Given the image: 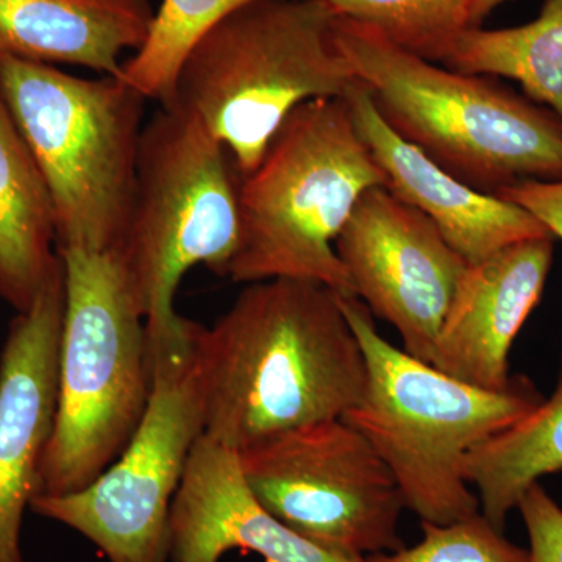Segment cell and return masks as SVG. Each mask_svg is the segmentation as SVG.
Here are the masks:
<instances>
[{"mask_svg":"<svg viewBox=\"0 0 562 562\" xmlns=\"http://www.w3.org/2000/svg\"><path fill=\"white\" fill-rule=\"evenodd\" d=\"M203 435L239 452L316 422L364 394V351L339 295L306 280L255 281L211 327L194 322Z\"/></svg>","mask_w":562,"mask_h":562,"instance_id":"1","label":"cell"},{"mask_svg":"<svg viewBox=\"0 0 562 562\" xmlns=\"http://www.w3.org/2000/svg\"><path fill=\"white\" fill-rule=\"evenodd\" d=\"M336 44L401 138L475 190L562 180V117L487 76L425 60L372 25L335 18Z\"/></svg>","mask_w":562,"mask_h":562,"instance_id":"2","label":"cell"},{"mask_svg":"<svg viewBox=\"0 0 562 562\" xmlns=\"http://www.w3.org/2000/svg\"><path fill=\"white\" fill-rule=\"evenodd\" d=\"M364 351L368 382L342 420L361 432L386 462L422 522L446 525L480 513L464 464L475 447L512 427L541 403L528 376L503 390H484L392 346L358 297H341Z\"/></svg>","mask_w":562,"mask_h":562,"instance_id":"3","label":"cell"},{"mask_svg":"<svg viewBox=\"0 0 562 562\" xmlns=\"http://www.w3.org/2000/svg\"><path fill=\"white\" fill-rule=\"evenodd\" d=\"M239 177L205 124L160 105L140 133L127 224L114 247L146 325L149 360L180 346L191 322L176 312L194 266L228 277L239 246Z\"/></svg>","mask_w":562,"mask_h":562,"instance_id":"4","label":"cell"},{"mask_svg":"<svg viewBox=\"0 0 562 562\" xmlns=\"http://www.w3.org/2000/svg\"><path fill=\"white\" fill-rule=\"evenodd\" d=\"M386 176L355 125L347 98L313 99L291 111L257 168L239 179L236 283L314 281L355 297L335 243L361 195Z\"/></svg>","mask_w":562,"mask_h":562,"instance_id":"5","label":"cell"},{"mask_svg":"<svg viewBox=\"0 0 562 562\" xmlns=\"http://www.w3.org/2000/svg\"><path fill=\"white\" fill-rule=\"evenodd\" d=\"M335 18L324 0H255L214 25L181 65L171 103L209 127L239 179L292 110L360 87L336 44Z\"/></svg>","mask_w":562,"mask_h":562,"instance_id":"6","label":"cell"},{"mask_svg":"<svg viewBox=\"0 0 562 562\" xmlns=\"http://www.w3.org/2000/svg\"><path fill=\"white\" fill-rule=\"evenodd\" d=\"M57 251L65 317L57 414L40 495L72 494L99 479L131 442L151 392L146 325L116 254Z\"/></svg>","mask_w":562,"mask_h":562,"instance_id":"7","label":"cell"},{"mask_svg":"<svg viewBox=\"0 0 562 562\" xmlns=\"http://www.w3.org/2000/svg\"><path fill=\"white\" fill-rule=\"evenodd\" d=\"M0 92L49 188L57 250H113L131 213L147 99L122 77L16 58H0Z\"/></svg>","mask_w":562,"mask_h":562,"instance_id":"8","label":"cell"},{"mask_svg":"<svg viewBox=\"0 0 562 562\" xmlns=\"http://www.w3.org/2000/svg\"><path fill=\"white\" fill-rule=\"evenodd\" d=\"M150 360L149 405L117 460L85 490L38 495L31 509L94 543L109 562H169V517L205 431L194 341Z\"/></svg>","mask_w":562,"mask_h":562,"instance_id":"9","label":"cell"},{"mask_svg":"<svg viewBox=\"0 0 562 562\" xmlns=\"http://www.w3.org/2000/svg\"><path fill=\"white\" fill-rule=\"evenodd\" d=\"M255 497L325 552L364 560L405 547V501L386 462L342 419L277 432L238 452Z\"/></svg>","mask_w":562,"mask_h":562,"instance_id":"10","label":"cell"},{"mask_svg":"<svg viewBox=\"0 0 562 562\" xmlns=\"http://www.w3.org/2000/svg\"><path fill=\"white\" fill-rule=\"evenodd\" d=\"M335 249L355 297L373 317L390 322L403 350L431 364L436 338L468 262L431 220L386 187L361 195Z\"/></svg>","mask_w":562,"mask_h":562,"instance_id":"11","label":"cell"},{"mask_svg":"<svg viewBox=\"0 0 562 562\" xmlns=\"http://www.w3.org/2000/svg\"><path fill=\"white\" fill-rule=\"evenodd\" d=\"M65 302L60 258L31 308L11 321L0 355V562H25L22 524L40 495L57 414Z\"/></svg>","mask_w":562,"mask_h":562,"instance_id":"12","label":"cell"},{"mask_svg":"<svg viewBox=\"0 0 562 562\" xmlns=\"http://www.w3.org/2000/svg\"><path fill=\"white\" fill-rule=\"evenodd\" d=\"M553 254V236H543L468 265L436 338L431 366L484 390L508 386L509 351L541 302Z\"/></svg>","mask_w":562,"mask_h":562,"instance_id":"13","label":"cell"},{"mask_svg":"<svg viewBox=\"0 0 562 562\" xmlns=\"http://www.w3.org/2000/svg\"><path fill=\"white\" fill-rule=\"evenodd\" d=\"M347 102L361 139L386 176L387 190L431 220L468 265L513 244L552 236L530 211L469 187L401 138L362 85Z\"/></svg>","mask_w":562,"mask_h":562,"instance_id":"14","label":"cell"},{"mask_svg":"<svg viewBox=\"0 0 562 562\" xmlns=\"http://www.w3.org/2000/svg\"><path fill=\"white\" fill-rule=\"evenodd\" d=\"M172 562H220L232 550L265 562H364L336 557L295 535L255 497L238 452L199 439L169 517Z\"/></svg>","mask_w":562,"mask_h":562,"instance_id":"15","label":"cell"},{"mask_svg":"<svg viewBox=\"0 0 562 562\" xmlns=\"http://www.w3.org/2000/svg\"><path fill=\"white\" fill-rule=\"evenodd\" d=\"M151 18L149 0H0V58L121 77Z\"/></svg>","mask_w":562,"mask_h":562,"instance_id":"16","label":"cell"},{"mask_svg":"<svg viewBox=\"0 0 562 562\" xmlns=\"http://www.w3.org/2000/svg\"><path fill=\"white\" fill-rule=\"evenodd\" d=\"M58 262L49 188L0 92V297L27 312Z\"/></svg>","mask_w":562,"mask_h":562,"instance_id":"17","label":"cell"},{"mask_svg":"<svg viewBox=\"0 0 562 562\" xmlns=\"http://www.w3.org/2000/svg\"><path fill=\"white\" fill-rule=\"evenodd\" d=\"M560 472L562 358L553 394L524 419L475 447L464 464L465 480L479 495L480 513L502 531L525 492Z\"/></svg>","mask_w":562,"mask_h":562,"instance_id":"18","label":"cell"},{"mask_svg":"<svg viewBox=\"0 0 562 562\" xmlns=\"http://www.w3.org/2000/svg\"><path fill=\"white\" fill-rule=\"evenodd\" d=\"M442 66L519 81L528 99L562 117V0H543L539 16L517 27L469 29Z\"/></svg>","mask_w":562,"mask_h":562,"instance_id":"19","label":"cell"},{"mask_svg":"<svg viewBox=\"0 0 562 562\" xmlns=\"http://www.w3.org/2000/svg\"><path fill=\"white\" fill-rule=\"evenodd\" d=\"M255 0H161L146 41L122 65L121 77L147 101L168 105L192 47L233 11Z\"/></svg>","mask_w":562,"mask_h":562,"instance_id":"20","label":"cell"},{"mask_svg":"<svg viewBox=\"0 0 562 562\" xmlns=\"http://www.w3.org/2000/svg\"><path fill=\"white\" fill-rule=\"evenodd\" d=\"M335 16L364 22L425 60L441 63L475 27V0H324Z\"/></svg>","mask_w":562,"mask_h":562,"instance_id":"21","label":"cell"},{"mask_svg":"<svg viewBox=\"0 0 562 562\" xmlns=\"http://www.w3.org/2000/svg\"><path fill=\"white\" fill-rule=\"evenodd\" d=\"M364 562H530V557L479 513L452 524L422 522L416 546L372 554Z\"/></svg>","mask_w":562,"mask_h":562,"instance_id":"22","label":"cell"},{"mask_svg":"<svg viewBox=\"0 0 562 562\" xmlns=\"http://www.w3.org/2000/svg\"><path fill=\"white\" fill-rule=\"evenodd\" d=\"M530 549V562H562V508L541 483L532 484L517 505Z\"/></svg>","mask_w":562,"mask_h":562,"instance_id":"23","label":"cell"},{"mask_svg":"<svg viewBox=\"0 0 562 562\" xmlns=\"http://www.w3.org/2000/svg\"><path fill=\"white\" fill-rule=\"evenodd\" d=\"M494 195L530 211L554 239L562 241V180L519 181L513 187L502 188Z\"/></svg>","mask_w":562,"mask_h":562,"instance_id":"24","label":"cell"},{"mask_svg":"<svg viewBox=\"0 0 562 562\" xmlns=\"http://www.w3.org/2000/svg\"><path fill=\"white\" fill-rule=\"evenodd\" d=\"M505 2H508V0H475V3H473L472 14L475 27L482 25L483 20H486L492 11L498 9V7L503 5Z\"/></svg>","mask_w":562,"mask_h":562,"instance_id":"25","label":"cell"},{"mask_svg":"<svg viewBox=\"0 0 562 562\" xmlns=\"http://www.w3.org/2000/svg\"><path fill=\"white\" fill-rule=\"evenodd\" d=\"M169 562H172V561H169Z\"/></svg>","mask_w":562,"mask_h":562,"instance_id":"26","label":"cell"}]
</instances>
